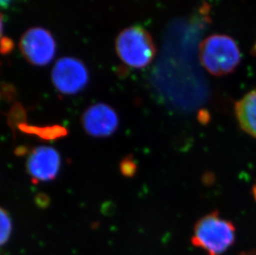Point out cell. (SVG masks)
<instances>
[{"mask_svg": "<svg viewBox=\"0 0 256 255\" xmlns=\"http://www.w3.org/2000/svg\"><path fill=\"white\" fill-rule=\"evenodd\" d=\"M236 236V230L233 222L214 210L196 222L191 242L206 255H222L234 244Z\"/></svg>", "mask_w": 256, "mask_h": 255, "instance_id": "obj_1", "label": "cell"}, {"mask_svg": "<svg viewBox=\"0 0 256 255\" xmlns=\"http://www.w3.org/2000/svg\"><path fill=\"white\" fill-rule=\"evenodd\" d=\"M199 60L208 72L223 76L233 72L242 60L236 42L224 34H213L200 42Z\"/></svg>", "mask_w": 256, "mask_h": 255, "instance_id": "obj_2", "label": "cell"}, {"mask_svg": "<svg viewBox=\"0 0 256 255\" xmlns=\"http://www.w3.org/2000/svg\"><path fill=\"white\" fill-rule=\"evenodd\" d=\"M114 48L118 59L133 69L146 68L156 56L152 36L147 29L138 24L123 29L116 36Z\"/></svg>", "mask_w": 256, "mask_h": 255, "instance_id": "obj_3", "label": "cell"}, {"mask_svg": "<svg viewBox=\"0 0 256 255\" xmlns=\"http://www.w3.org/2000/svg\"><path fill=\"white\" fill-rule=\"evenodd\" d=\"M20 49L25 60L35 66H45L52 62L56 54L54 34L42 26H32L22 34Z\"/></svg>", "mask_w": 256, "mask_h": 255, "instance_id": "obj_4", "label": "cell"}, {"mask_svg": "<svg viewBox=\"0 0 256 255\" xmlns=\"http://www.w3.org/2000/svg\"><path fill=\"white\" fill-rule=\"evenodd\" d=\"M52 82L60 94L74 96L89 84L90 72L82 60L74 56H63L52 70Z\"/></svg>", "mask_w": 256, "mask_h": 255, "instance_id": "obj_5", "label": "cell"}, {"mask_svg": "<svg viewBox=\"0 0 256 255\" xmlns=\"http://www.w3.org/2000/svg\"><path fill=\"white\" fill-rule=\"evenodd\" d=\"M60 154L50 146L34 148L26 160V170L34 183L54 180L60 172Z\"/></svg>", "mask_w": 256, "mask_h": 255, "instance_id": "obj_6", "label": "cell"}, {"mask_svg": "<svg viewBox=\"0 0 256 255\" xmlns=\"http://www.w3.org/2000/svg\"><path fill=\"white\" fill-rule=\"evenodd\" d=\"M82 124L87 134L92 137L106 138L118 130V114L112 106L104 103L92 104L86 110L82 117Z\"/></svg>", "mask_w": 256, "mask_h": 255, "instance_id": "obj_7", "label": "cell"}, {"mask_svg": "<svg viewBox=\"0 0 256 255\" xmlns=\"http://www.w3.org/2000/svg\"><path fill=\"white\" fill-rule=\"evenodd\" d=\"M234 116L244 132L256 138V90L244 94L234 104Z\"/></svg>", "mask_w": 256, "mask_h": 255, "instance_id": "obj_8", "label": "cell"}, {"mask_svg": "<svg viewBox=\"0 0 256 255\" xmlns=\"http://www.w3.org/2000/svg\"><path fill=\"white\" fill-rule=\"evenodd\" d=\"M20 128L25 132L32 134L38 135V137L42 138L44 140H54L56 138L65 136L66 134V130L65 128L54 126V127L46 128H32L26 126H20Z\"/></svg>", "mask_w": 256, "mask_h": 255, "instance_id": "obj_9", "label": "cell"}, {"mask_svg": "<svg viewBox=\"0 0 256 255\" xmlns=\"http://www.w3.org/2000/svg\"><path fill=\"white\" fill-rule=\"evenodd\" d=\"M12 219L8 212L0 206V246L7 243L12 234Z\"/></svg>", "mask_w": 256, "mask_h": 255, "instance_id": "obj_10", "label": "cell"}, {"mask_svg": "<svg viewBox=\"0 0 256 255\" xmlns=\"http://www.w3.org/2000/svg\"><path fill=\"white\" fill-rule=\"evenodd\" d=\"M120 168L121 172L126 176H132L137 171V165L131 156L124 158L121 162Z\"/></svg>", "mask_w": 256, "mask_h": 255, "instance_id": "obj_11", "label": "cell"}, {"mask_svg": "<svg viewBox=\"0 0 256 255\" xmlns=\"http://www.w3.org/2000/svg\"><path fill=\"white\" fill-rule=\"evenodd\" d=\"M21 0H0V8H10L14 7L15 5L20 4Z\"/></svg>", "mask_w": 256, "mask_h": 255, "instance_id": "obj_12", "label": "cell"}, {"mask_svg": "<svg viewBox=\"0 0 256 255\" xmlns=\"http://www.w3.org/2000/svg\"><path fill=\"white\" fill-rule=\"evenodd\" d=\"M4 28V17L2 12H0V38H2Z\"/></svg>", "mask_w": 256, "mask_h": 255, "instance_id": "obj_13", "label": "cell"}, {"mask_svg": "<svg viewBox=\"0 0 256 255\" xmlns=\"http://www.w3.org/2000/svg\"><path fill=\"white\" fill-rule=\"evenodd\" d=\"M239 255H256V250L244 251V252L240 254Z\"/></svg>", "mask_w": 256, "mask_h": 255, "instance_id": "obj_14", "label": "cell"}, {"mask_svg": "<svg viewBox=\"0 0 256 255\" xmlns=\"http://www.w3.org/2000/svg\"><path fill=\"white\" fill-rule=\"evenodd\" d=\"M254 198H256V188H254Z\"/></svg>", "mask_w": 256, "mask_h": 255, "instance_id": "obj_15", "label": "cell"}]
</instances>
